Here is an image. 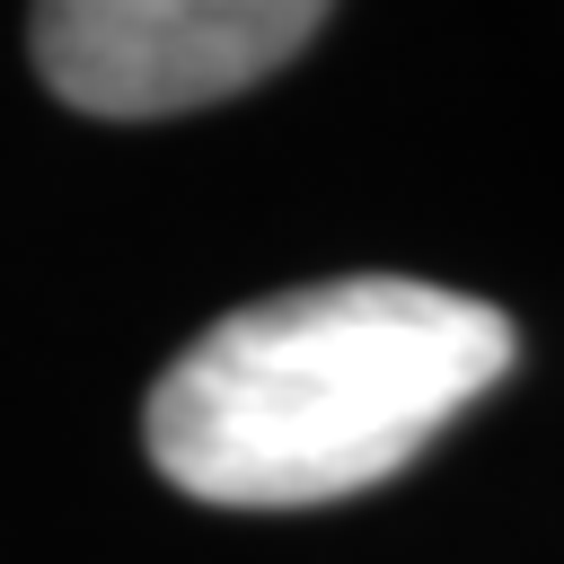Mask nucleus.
Masks as SVG:
<instances>
[{
	"mask_svg": "<svg viewBox=\"0 0 564 564\" xmlns=\"http://www.w3.org/2000/svg\"><path fill=\"white\" fill-rule=\"evenodd\" d=\"M511 370L494 300L344 273L229 308L150 388V458L176 494L220 511H300L397 476L458 405Z\"/></svg>",
	"mask_w": 564,
	"mask_h": 564,
	"instance_id": "obj_1",
	"label": "nucleus"
},
{
	"mask_svg": "<svg viewBox=\"0 0 564 564\" xmlns=\"http://www.w3.org/2000/svg\"><path fill=\"white\" fill-rule=\"evenodd\" d=\"M317 26L308 0H53L26 18V53L62 106L132 123L256 88Z\"/></svg>",
	"mask_w": 564,
	"mask_h": 564,
	"instance_id": "obj_2",
	"label": "nucleus"
}]
</instances>
